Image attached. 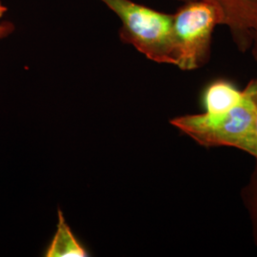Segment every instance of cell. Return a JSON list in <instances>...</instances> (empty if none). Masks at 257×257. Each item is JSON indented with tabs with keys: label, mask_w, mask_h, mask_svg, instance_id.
Listing matches in <instances>:
<instances>
[{
	"label": "cell",
	"mask_w": 257,
	"mask_h": 257,
	"mask_svg": "<svg viewBox=\"0 0 257 257\" xmlns=\"http://www.w3.org/2000/svg\"><path fill=\"white\" fill-rule=\"evenodd\" d=\"M47 257L88 256L85 248L74 237V233L66 223L61 210L58 211V223L54 239L48 248Z\"/></svg>",
	"instance_id": "obj_6"
},
{
	"label": "cell",
	"mask_w": 257,
	"mask_h": 257,
	"mask_svg": "<svg viewBox=\"0 0 257 257\" xmlns=\"http://www.w3.org/2000/svg\"><path fill=\"white\" fill-rule=\"evenodd\" d=\"M177 1H180V2H182V3H185V2H189V1H193V0H177Z\"/></svg>",
	"instance_id": "obj_12"
},
{
	"label": "cell",
	"mask_w": 257,
	"mask_h": 257,
	"mask_svg": "<svg viewBox=\"0 0 257 257\" xmlns=\"http://www.w3.org/2000/svg\"><path fill=\"white\" fill-rule=\"evenodd\" d=\"M250 51H251V55L253 56L255 62L257 63V32L254 34L253 38H252V43L250 46Z\"/></svg>",
	"instance_id": "obj_9"
},
{
	"label": "cell",
	"mask_w": 257,
	"mask_h": 257,
	"mask_svg": "<svg viewBox=\"0 0 257 257\" xmlns=\"http://www.w3.org/2000/svg\"><path fill=\"white\" fill-rule=\"evenodd\" d=\"M219 10L221 25L228 27L240 52L250 49L257 32V0H210Z\"/></svg>",
	"instance_id": "obj_4"
},
{
	"label": "cell",
	"mask_w": 257,
	"mask_h": 257,
	"mask_svg": "<svg viewBox=\"0 0 257 257\" xmlns=\"http://www.w3.org/2000/svg\"><path fill=\"white\" fill-rule=\"evenodd\" d=\"M253 85V92H254V100H255V106H256V119H255V127H256L257 135V76L251 80Z\"/></svg>",
	"instance_id": "obj_10"
},
{
	"label": "cell",
	"mask_w": 257,
	"mask_h": 257,
	"mask_svg": "<svg viewBox=\"0 0 257 257\" xmlns=\"http://www.w3.org/2000/svg\"><path fill=\"white\" fill-rule=\"evenodd\" d=\"M244 91L239 90L234 83L218 78L209 83L203 90L201 103L206 112L218 113L230 110L243 98Z\"/></svg>",
	"instance_id": "obj_5"
},
{
	"label": "cell",
	"mask_w": 257,
	"mask_h": 257,
	"mask_svg": "<svg viewBox=\"0 0 257 257\" xmlns=\"http://www.w3.org/2000/svg\"><path fill=\"white\" fill-rule=\"evenodd\" d=\"M241 101L230 110L186 114L171 124L205 148L230 147L253 156L257 161L256 106L250 80Z\"/></svg>",
	"instance_id": "obj_1"
},
{
	"label": "cell",
	"mask_w": 257,
	"mask_h": 257,
	"mask_svg": "<svg viewBox=\"0 0 257 257\" xmlns=\"http://www.w3.org/2000/svg\"><path fill=\"white\" fill-rule=\"evenodd\" d=\"M121 21L120 39L135 47L148 59L175 65L173 15L162 13L133 0H100Z\"/></svg>",
	"instance_id": "obj_2"
},
{
	"label": "cell",
	"mask_w": 257,
	"mask_h": 257,
	"mask_svg": "<svg viewBox=\"0 0 257 257\" xmlns=\"http://www.w3.org/2000/svg\"><path fill=\"white\" fill-rule=\"evenodd\" d=\"M6 7L1 3L0 1V19H2V17L4 16V14L6 13Z\"/></svg>",
	"instance_id": "obj_11"
},
{
	"label": "cell",
	"mask_w": 257,
	"mask_h": 257,
	"mask_svg": "<svg viewBox=\"0 0 257 257\" xmlns=\"http://www.w3.org/2000/svg\"><path fill=\"white\" fill-rule=\"evenodd\" d=\"M221 23L220 12L210 0L183 3L173 14L175 66L182 71H194L207 64L214 29Z\"/></svg>",
	"instance_id": "obj_3"
},
{
	"label": "cell",
	"mask_w": 257,
	"mask_h": 257,
	"mask_svg": "<svg viewBox=\"0 0 257 257\" xmlns=\"http://www.w3.org/2000/svg\"><path fill=\"white\" fill-rule=\"evenodd\" d=\"M241 195L244 206L248 211L253 240L257 246V161L248 184L241 192Z\"/></svg>",
	"instance_id": "obj_7"
},
{
	"label": "cell",
	"mask_w": 257,
	"mask_h": 257,
	"mask_svg": "<svg viewBox=\"0 0 257 257\" xmlns=\"http://www.w3.org/2000/svg\"><path fill=\"white\" fill-rule=\"evenodd\" d=\"M14 31H15V26L12 22L9 21L0 22V39L8 37Z\"/></svg>",
	"instance_id": "obj_8"
}]
</instances>
